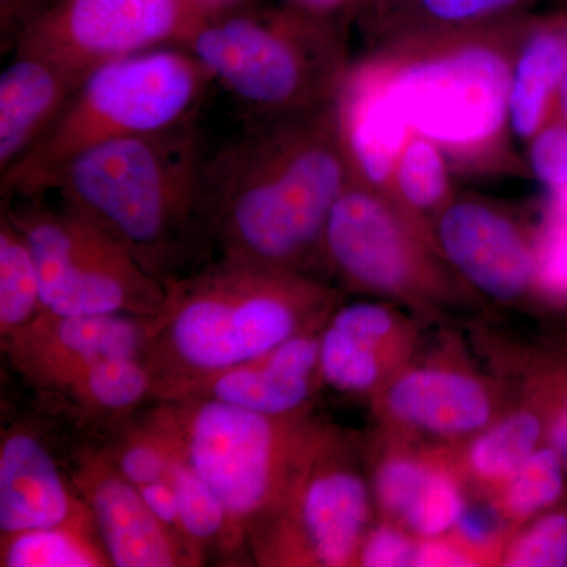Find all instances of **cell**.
<instances>
[{
  "label": "cell",
  "mask_w": 567,
  "mask_h": 567,
  "mask_svg": "<svg viewBox=\"0 0 567 567\" xmlns=\"http://www.w3.org/2000/svg\"><path fill=\"white\" fill-rule=\"evenodd\" d=\"M566 498L565 462L554 446L544 443L488 502L498 511L513 535Z\"/></svg>",
  "instance_id": "obj_27"
},
{
  "label": "cell",
  "mask_w": 567,
  "mask_h": 567,
  "mask_svg": "<svg viewBox=\"0 0 567 567\" xmlns=\"http://www.w3.org/2000/svg\"><path fill=\"white\" fill-rule=\"evenodd\" d=\"M148 402H155L152 375L141 357L104 360L43 399V404L62 410L81 424L110 429L136 415Z\"/></svg>",
  "instance_id": "obj_22"
},
{
  "label": "cell",
  "mask_w": 567,
  "mask_h": 567,
  "mask_svg": "<svg viewBox=\"0 0 567 567\" xmlns=\"http://www.w3.org/2000/svg\"><path fill=\"white\" fill-rule=\"evenodd\" d=\"M153 322L155 317L44 311L28 327L2 339V352L43 401L92 365L111 358L141 357Z\"/></svg>",
  "instance_id": "obj_15"
},
{
  "label": "cell",
  "mask_w": 567,
  "mask_h": 567,
  "mask_svg": "<svg viewBox=\"0 0 567 567\" xmlns=\"http://www.w3.org/2000/svg\"><path fill=\"white\" fill-rule=\"evenodd\" d=\"M417 540L402 525L375 517L361 543L357 567H413Z\"/></svg>",
  "instance_id": "obj_31"
},
{
  "label": "cell",
  "mask_w": 567,
  "mask_h": 567,
  "mask_svg": "<svg viewBox=\"0 0 567 567\" xmlns=\"http://www.w3.org/2000/svg\"><path fill=\"white\" fill-rule=\"evenodd\" d=\"M349 182L334 103L252 118L208 158L215 251L235 262L317 276L331 212Z\"/></svg>",
  "instance_id": "obj_1"
},
{
  "label": "cell",
  "mask_w": 567,
  "mask_h": 567,
  "mask_svg": "<svg viewBox=\"0 0 567 567\" xmlns=\"http://www.w3.org/2000/svg\"><path fill=\"white\" fill-rule=\"evenodd\" d=\"M524 29L413 31L365 55L388 102L457 173L514 169L509 81Z\"/></svg>",
  "instance_id": "obj_4"
},
{
  "label": "cell",
  "mask_w": 567,
  "mask_h": 567,
  "mask_svg": "<svg viewBox=\"0 0 567 567\" xmlns=\"http://www.w3.org/2000/svg\"><path fill=\"white\" fill-rule=\"evenodd\" d=\"M323 324L293 336L254 360L208 377L178 399H215L270 416L312 412V404L323 388L320 374Z\"/></svg>",
  "instance_id": "obj_18"
},
{
  "label": "cell",
  "mask_w": 567,
  "mask_h": 567,
  "mask_svg": "<svg viewBox=\"0 0 567 567\" xmlns=\"http://www.w3.org/2000/svg\"><path fill=\"white\" fill-rule=\"evenodd\" d=\"M0 76V173H9L61 117L89 70L50 55L13 51Z\"/></svg>",
  "instance_id": "obj_19"
},
{
  "label": "cell",
  "mask_w": 567,
  "mask_h": 567,
  "mask_svg": "<svg viewBox=\"0 0 567 567\" xmlns=\"http://www.w3.org/2000/svg\"><path fill=\"white\" fill-rule=\"evenodd\" d=\"M484 353L492 369L532 386L547 412V443L558 451L567 468V334L535 344L503 342L494 334Z\"/></svg>",
  "instance_id": "obj_23"
},
{
  "label": "cell",
  "mask_w": 567,
  "mask_h": 567,
  "mask_svg": "<svg viewBox=\"0 0 567 567\" xmlns=\"http://www.w3.org/2000/svg\"><path fill=\"white\" fill-rule=\"evenodd\" d=\"M567 70L565 21L525 29L514 54L509 81V125L528 142L551 117Z\"/></svg>",
  "instance_id": "obj_21"
},
{
  "label": "cell",
  "mask_w": 567,
  "mask_h": 567,
  "mask_svg": "<svg viewBox=\"0 0 567 567\" xmlns=\"http://www.w3.org/2000/svg\"><path fill=\"white\" fill-rule=\"evenodd\" d=\"M517 398L483 431L447 447L470 495L492 498L535 451L547 443V412L540 395L517 382Z\"/></svg>",
  "instance_id": "obj_20"
},
{
  "label": "cell",
  "mask_w": 567,
  "mask_h": 567,
  "mask_svg": "<svg viewBox=\"0 0 567 567\" xmlns=\"http://www.w3.org/2000/svg\"><path fill=\"white\" fill-rule=\"evenodd\" d=\"M514 380L487 372L461 336L442 328L369 402L377 429L424 445L453 447L496 420L517 398Z\"/></svg>",
  "instance_id": "obj_11"
},
{
  "label": "cell",
  "mask_w": 567,
  "mask_h": 567,
  "mask_svg": "<svg viewBox=\"0 0 567 567\" xmlns=\"http://www.w3.org/2000/svg\"><path fill=\"white\" fill-rule=\"evenodd\" d=\"M425 327L423 320L390 301L371 297L342 301L320 334L323 386L371 402L420 352Z\"/></svg>",
  "instance_id": "obj_14"
},
{
  "label": "cell",
  "mask_w": 567,
  "mask_h": 567,
  "mask_svg": "<svg viewBox=\"0 0 567 567\" xmlns=\"http://www.w3.org/2000/svg\"><path fill=\"white\" fill-rule=\"evenodd\" d=\"M498 566L567 567V498L516 529Z\"/></svg>",
  "instance_id": "obj_30"
},
{
  "label": "cell",
  "mask_w": 567,
  "mask_h": 567,
  "mask_svg": "<svg viewBox=\"0 0 567 567\" xmlns=\"http://www.w3.org/2000/svg\"><path fill=\"white\" fill-rule=\"evenodd\" d=\"M252 118L333 104L350 69L330 21L246 0L205 14L183 44Z\"/></svg>",
  "instance_id": "obj_5"
},
{
  "label": "cell",
  "mask_w": 567,
  "mask_h": 567,
  "mask_svg": "<svg viewBox=\"0 0 567 567\" xmlns=\"http://www.w3.org/2000/svg\"><path fill=\"white\" fill-rule=\"evenodd\" d=\"M210 71L183 47L104 62L91 71L61 117L2 175L3 196H33L63 164L107 142L166 132L196 121Z\"/></svg>",
  "instance_id": "obj_6"
},
{
  "label": "cell",
  "mask_w": 567,
  "mask_h": 567,
  "mask_svg": "<svg viewBox=\"0 0 567 567\" xmlns=\"http://www.w3.org/2000/svg\"><path fill=\"white\" fill-rule=\"evenodd\" d=\"M47 311L31 246L9 215L0 216V338L28 327Z\"/></svg>",
  "instance_id": "obj_28"
},
{
  "label": "cell",
  "mask_w": 567,
  "mask_h": 567,
  "mask_svg": "<svg viewBox=\"0 0 567 567\" xmlns=\"http://www.w3.org/2000/svg\"><path fill=\"white\" fill-rule=\"evenodd\" d=\"M199 3L200 9L205 11V14L213 13L226 9V7L234 6V3L240 2V0H196Z\"/></svg>",
  "instance_id": "obj_39"
},
{
  "label": "cell",
  "mask_w": 567,
  "mask_h": 567,
  "mask_svg": "<svg viewBox=\"0 0 567 567\" xmlns=\"http://www.w3.org/2000/svg\"><path fill=\"white\" fill-rule=\"evenodd\" d=\"M365 443L328 425L278 505L248 529L264 567H353L375 520Z\"/></svg>",
  "instance_id": "obj_9"
},
{
  "label": "cell",
  "mask_w": 567,
  "mask_h": 567,
  "mask_svg": "<svg viewBox=\"0 0 567 567\" xmlns=\"http://www.w3.org/2000/svg\"><path fill=\"white\" fill-rule=\"evenodd\" d=\"M204 17L196 0H54L13 51L92 71L137 52L183 47Z\"/></svg>",
  "instance_id": "obj_12"
},
{
  "label": "cell",
  "mask_w": 567,
  "mask_h": 567,
  "mask_svg": "<svg viewBox=\"0 0 567 567\" xmlns=\"http://www.w3.org/2000/svg\"><path fill=\"white\" fill-rule=\"evenodd\" d=\"M207 163L196 121L107 142L74 156L44 182L114 235L148 274L171 282L215 251Z\"/></svg>",
  "instance_id": "obj_2"
},
{
  "label": "cell",
  "mask_w": 567,
  "mask_h": 567,
  "mask_svg": "<svg viewBox=\"0 0 567 567\" xmlns=\"http://www.w3.org/2000/svg\"><path fill=\"white\" fill-rule=\"evenodd\" d=\"M481 559L453 536L417 540L413 567H480Z\"/></svg>",
  "instance_id": "obj_36"
},
{
  "label": "cell",
  "mask_w": 567,
  "mask_h": 567,
  "mask_svg": "<svg viewBox=\"0 0 567 567\" xmlns=\"http://www.w3.org/2000/svg\"><path fill=\"white\" fill-rule=\"evenodd\" d=\"M352 2L353 0H287V3L295 9L327 21H330V18L338 11L347 9Z\"/></svg>",
  "instance_id": "obj_37"
},
{
  "label": "cell",
  "mask_w": 567,
  "mask_h": 567,
  "mask_svg": "<svg viewBox=\"0 0 567 567\" xmlns=\"http://www.w3.org/2000/svg\"><path fill=\"white\" fill-rule=\"evenodd\" d=\"M432 237L487 306L535 309V224L492 200L457 194L432 221Z\"/></svg>",
  "instance_id": "obj_13"
},
{
  "label": "cell",
  "mask_w": 567,
  "mask_h": 567,
  "mask_svg": "<svg viewBox=\"0 0 567 567\" xmlns=\"http://www.w3.org/2000/svg\"><path fill=\"white\" fill-rule=\"evenodd\" d=\"M158 404L246 546L248 529L278 505L330 425L312 412L270 416L208 398Z\"/></svg>",
  "instance_id": "obj_8"
},
{
  "label": "cell",
  "mask_w": 567,
  "mask_h": 567,
  "mask_svg": "<svg viewBox=\"0 0 567 567\" xmlns=\"http://www.w3.org/2000/svg\"><path fill=\"white\" fill-rule=\"evenodd\" d=\"M528 167L548 193L567 189V122L551 117L528 141Z\"/></svg>",
  "instance_id": "obj_32"
},
{
  "label": "cell",
  "mask_w": 567,
  "mask_h": 567,
  "mask_svg": "<svg viewBox=\"0 0 567 567\" xmlns=\"http://www.w3.org/2000/svg\"><path fill=\"white\" fill-rule=\"evenodd\" d=\"M2 567H106L92 520L25 529L0 537Z\"/></svg>",
  "instance_id": "obj_26"
},
{
  "label": "cell",
  "mask_w": 567,
  "mask_h": 567,
  "mask_svg": "<svg viewBox=\"0 0 567 567\" xmlns=\"http://www.w3.org/2000/svg\"><path fill=\"white\" fill-rule=\"evenodd\" d=\"M322 264L352 292L401 306L427 324H475L487 315L486 301L447 264L432 234L352 178L331 212Z\"/></svg>",
  "instance_id": "obj_7"
},
{
  "label": "cell",
  "mask_w": 567,
  "mask_h": 567,
  "mask_svg": "<svg viewBox=\"0 0 567 567\" xmlns=\"http://www.w3.org/2000/svg\"><path fill=\"white\" fill-rule=\"evenodd\" d=\"M535 235V311L563 315L567 312V189L548 193Z\"/></svg>",
  "instance_id": "obj_29"
},
{
  "label": "cell",
  "mask_w": 567,
  "mask_h": 567,
  "mask_svg": "<svg viewBox=\"0 0 567 567\" xmlns=\"http://www.w3.org/2000/svg\"><path fill=\"white\" fill-rule=\"evenodd\" d=\"M71 483L114 567H189L196 559L155 517L141 488L112 465L103 447L73 456Z\"/></svg>",
  "instance_id": "obj_16"
},
{
  "label": "cell",
  "mask_w": 567,
  "mask_h": 567,
  "mask_svg": "<svg viewBox=\"0 0 567 567\" xmlns=\"http://www.w3.org/2000/svg\"><path fill=\"white\" fill-rule=\"evenodd\" d=\"M344 301L319 276L218 257L169 284L141 358L155 402L174 401L309 328L327 322Z\"/></svg>",
  "instance_id": "obj_3"
},
{
  "label": "cell",
  "mask_w": 567,
  "mask_h": 567,
  "mask_svg": "<svg viewBox=\"0 0 567 567\" xmlns=\"http://www.w3.org/2000/svg\"><path fill=\"white\" fill-rule=\"evenodd\" d=\"M141 494L144 496L145 503L151 507L152 513L155 517L169 529L171 535L182 544L193 558L196 559L197 566L203 565L200 559L196 557L192 546H189L188 539H186L185 529H183L181 509H178L177 496L173 484H171L169 477H163V480L155 481V483L142 486Z\"/></svg>",
  "instance_id": "obj_34"
},
{
  "label": "cell",
  "mask_w": 567,
  "mask_h": 567,
  "mask_svg": "<svg viewBox=\"0 0 567 567\" xmlns=\"http://www.w3.org/2000/svg\"><path fill=\"white\" fill-rule=\"evenodd\" d=\"M54 0H0V43L2 51H13L22 32L41 13L50 9Z\"/></svg>",
  "instance_id": "obj_35"
},
{
  "label": "cell",
  "mask_w": 567,
  "mask_h": 567,
  "mask_svg": "<svg viewBox=\"0 0 567 567\" xmlns=\"http://www.w3.org/2000/svg\"><path fill=\"white\" fill-rule=\"evenodd\" d=\"M3 207L31 246L47 311L62 316L162 315L169 284L85 213L43 194Z\"/></svg>",
  "instance_id": "obj_10"
},
{
  "label": "cell",
  "mask_w": 567,
  "mask_h": 567,
  "mask_svg": "<svg viewBox=\"0 0 567 567\" xmlns=\"http://www.w3.org/2000/svg\"><path fill=\"white\" fill-rule=\"evenodd\" d=\"M565 25H566V32H567V21H565Z\"/></svg>",
  "instance_id": "obj_40"
},
{
  "label": "cell",
  "mask_w": 567,
  "mask_h": 567,
  "mask_svg": "<svg viewBox=\"0 0 567 567\" xmlns=\"http://www.w3.org/2000/svg\"><path fill=\"white\" fill-rule=\"evenodd\" d=\"M158 406L174 436L173 458H171L167 477H169L175 496H177L183 529H185L186 539H188L194 554L200 559V563H204L207 559V551L218 550L233 558L248 551L246 540L234 527L233 518L224 507L221 499L189 464L178 445L173 425L164 415L162 405L158 404Z\"/></svg>",
  "instance_id": "obj_24"
},
{
  "label": "cell",
  "mask_w": 567,
  "mask_h": 567,
  "mask_svg": "<svg viewBox=\"0 0 567 567\" xmlns=\"http://www.w3.org/2000/svg\"><path fill=\"white\" fill-rule=\"evenodd\" d=\"M522 0H417V9L431 28L421 31H451L480 28L483 22L506 13Z\"/></svg>",
  "instance_id": "obj_33"
},
{
  "label": "cell",
  "mask_w": 567,
  "mask_h": 567,
  "mask_svg": "<svg viewBox=\"0 0 567 567\" xmlns=\"http://www.w3.org/2000/svg\"><path fill=\"white\" fill-rule=\"evenodd\" d=\"M92 520L70 473L32 425L13 424L0 439V537L25 529Z\"/></svg>",
  "instance_id": "obj_17"
},
{
  "label": "cell",
  "mask_w": 567,
  "mask_h": 567,
  "mask_svg": "<svg viewBox=\"0 0 567 567\" xmlns=\"http://www.w3.org/2000/svg\"><path fill=\"white\" fill-rule=\"evenodd\" d=\"M450 159L423 134L413 133L399 153L393 174V203L432 234V221L454 197Z\"/></svg>",
  "instance_id": "obj_25"
},
{
  "label": "cell",
  "mask_w": 567,
  "mask_h": 567,
  "mask_svg": "<svg viewBox=\"0 0 567 567\" xmlns=\"http://www.w3.org/2000/svg\"><path fill=\"white\" fill-rule=\"evenodd\" d=\"M554 117L567 122V70L559 84L557 100H555Z\"/></svg>",
  "instance_id": "obj_38"
}]
</instances>
